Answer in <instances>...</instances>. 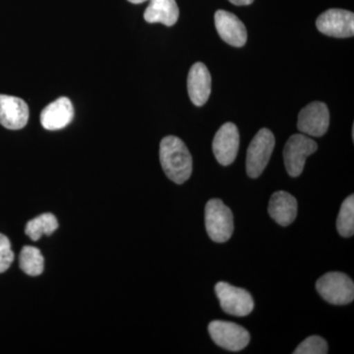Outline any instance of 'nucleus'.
Listing matches in <instances>:
<instances>
[{
	"label": "nucleus",
	"instance_id": "f257e3e1",
	"mask_svg": "<svg viewBox=\"0 0 354 354\" xmlns=\"http://www.w3.org/2000/svg\"><path fill=\"white\" fill-rule=\"evenodd\" d=\"M160 160L167 176L176 184L187 181L192 174V156L183 140L167 136L160 142Z\"/></svg>",
	"mask_w": 354,
	"mask_h": 354
},
{
	"label": "nucleus",
	"instance_id": "f03ea898",
	"mask_svg": "<svg viewBox=\"0 0 354 354\" xmlns=\"http://www.w3.org/2000/svg\"><path fill=\"white\" fill-rule=\"evenodd\" d=\"M205 225L212 241L223 243L230 241L234 232L232 209L220 199H211L205 208Z\"/></svg>",
	"mask_w": 354,
	"mask_h": 354
},
{
	"label": "nucleus",
	"instance_id": "7ed1b4c3",
	"mask_svg": "<svg viewBox=\"0 0 354 354\" xmlns=\"http://www.w3.org/2000/svg\"><path fill=\"white\" fill-rule=\"evenodd\" d=\"M317 291L330 304L346 305L354 299L353 279L339 272H330L324 274L316 283Z\"/></svg>",
	"mask_w": 354,
	"mask_h": 354
},
{
	"label": "nucleus",
	"instance_id": "20e7f679",
	"mask_svg": "<svg viewBox=\"0 0 354 354\" xmlns=\"http://www.w3.org/2000/svg\"><path fill=\"white\" fill-rule=\"evenodd\" d=\"M276 139L274 134L267 128H262L255 135L247 150L246 172L251 178H257L266 167L274 151Z\"/></svg>",
	"mask_w": 354,
	"mask_h": 354
},
{
	"label": "nucleus",
	"instance_id": "39448f33",
	"mask_svg": "<svg viewBox=\"0 0 354 354\" xmlns=\"http://www.w3.org/2000/svg\"><path fill=\"white\" fill-rule=\"evenodd\" d=\"M318 145L304 134H295L288 140L283 150L286 171L291 177H297L304 169L306 158L316 152Z\"/></svg>",
	"mask_w": 354,
	"mask_h": 354
},
{
	"label": "nucleus",
	"instance_id": "423d86ee",
	"mask_svg": "<svg viewBox=\"0 0 354 354\" xmlns=\"http://www.w3.org/2000/svg\"><path fill=\"white\" fill-rule=\"evenodd\" d=\"M221 309L230 315L248 316L254 309V300L248 291L220 281L215 288Z\"/></svg>",
	"mask_w": 354,
	"mask_h": 354
},
{
	"label": "nucleus",
	"instance_id": "0eeeda50",
	"mask_svg": "<svg viewBox=\"0 0 354 354\" xmlns=\"http://www.w3.org/2000/svg\"><path fill=\"white\" fill-rule=\"evenodd\" d=\"M208 330L216 346L227 351H242L250 342L248 330L235 323L213 321L209 324Z\"/></svg>",
	"mask_w": 354,
	"mask_h": 354
},
{
	"label": "nucleus",
	"instance_id": "6e6552de",
	"mask_svg": "<svg viewBox=\"0 0 354 354\" xmlns=\"http://www.w3.org/2000/svg\"><path fill=\"white\" fill-rule=\"evenodd\" d=\"M316 27L326 36L351 38L354 34V14L344 9H329L319 16Z\"/></svg>",
	"mask_w": 354,
	"mask_h": 354
},
{
	"label": "nucleus",
	"instance_id": "1a4fd4ad",
	"mask_svg": "<svg viewBox=\"0 0 354 354\" xmlns=\"http://www.w3.org/2000/svg\"><path fill=\"white\" fill-rule=\"evenodd\" d=\"M329 125V109L322 102H311L298 114V130L308 136L322 137L328 131Z\"/></svg>",
	"mask_w": 354,
	"mask_h": 354
},
{
	"label": "nucleus",
	"instance_id": "9d476101",
	"mask_svg": "<svg viewBox=\"0 0 354 354\" xmlns=\"http://www.w3.org/2000/svg\"><path fill=\"white\" fill-rule=\"evenodd\" d=\"M239 128L234 123H225L216 133L213 141L214 155L221 165H232L237 157L239 149Z\"/></svg>",
	"mask_w": 354,
	"mask_h": 354
},
{
	"label": "nucleus",
	"instance_id": "9b49d317",
	"mask_svg": "<svg viewBox=\"0 0 354 354\" xmlns=\"http://www.w3.org/2000/svg\"><path fill=\"white\" fill-rule=\"evenodd\" d=\"M29 108L22 99L0 95V124L10 130H19L27 125Z\"/></svg>",
	"mask_w": 354,
	"mask_h": 354
},
{
	"label": "nucleus",
	"instance_id": "f8f14e48",
	"mask_svg": "<svg viewBox=\"0 0 354 354\" xmlns=\"http://www.w3.org/2000/svg\"><path fill=\"white\" fill-rule=\"evenodd\" d=\"M215 24L216 31L225 43L235 48H242L246 44L245 26L234 13L225 10L216 11Z\"/></svg>",
	"mask_w": 354,
	"mask_h": 354
},
{
	"label": "nucleus",
	"instance_id": "ddd939ff",
	"mask_svg": "<svg viewBox=\"0 0 354 354\" xmlns=\"http://www.w3.org/2000/svg\"><path fill=\"white\" fill-rule=\"evenodd\" d=\"M74 118V108L66 97H59L50 102L41 113V124L44 129L55 131L70 124Z\"/></svg>",
	"mask_w": 354,
	"mask_h": 354
},
{
	"label": "nucleus",
	"instance_id": "4468645a",
	"mask_svg": "<svg viewBox=\"0 0 354 354\" xmlns=\"http://www.w3.org/2000/svg\"><path fill=\"white\" fill-rule=\"evenodd\" d=\"M212 78L206 65L197 62L190 68L187 78L188 94L196 106L206 104L211 95Z\"/></svg>",
	"mask_w": 354,
	"mask_h": 354
},
{
	"label": "nucleus",
	"instance_id": "2eb2a0df",
	"mask_svg": "<svg viewBox=\"0 0 354 354\" xmlns=\"http://www.w3.org/2000/svg\"><path fill=\"white\" fill-rule=\"evenodd\" d=\"M269 215L281 227H288L295 221L297 216V201L286 191H278L270 199Z\"/></svg>",
	"mask_w": 354,
	"mask_h": 354
},
{
	"label": "nucleus",
	"instance_id": "dca6fc26",
	"mask_svg": "<svg viewBox=\"0 0 354 354\" xmlns=\"http://www.w3.org/2000/svg\"><path fill=\"white\" fill-rule=\"evenodd\" d=\"M148 7L144 13L146 22L160 23L171 27L179 18V8L176 0H149Z\"/></svg>",
	"mask_w": 354,
	"mask_h": 354
},
{
	"label": "nucleus",
	"instance_id": "f3484780",
	"mask_svg": "<svg viewBox=\"0 0 354 354\" xmlns=\"http://www.w3.org/2000/svg\"><path fill=\"white\" fill-rule=\"evenodd\" d=\"M58 228V221L53 214L46 213L32 218L27 223L26 234L34 241H38L43 235H50Z\"/></svg>",
	"mask_w": 354,
	"mask_h": 354
},
{
	"label": "nucleus",
	"instance_id": "a211bd4d",
	"mask_svg": "<svg viewBox=\"0 0 354 354\" xmlns=\"http://www.w3.org/2000/svg\"><path fill=\"white\" fill-rule=\"evenodd\" d=\"M20 268L26 274L37 277L43 274L44 260L43 254L37 247H23L19 258Z\"/></svg>",
	"mask_w": 354,
	"mask_h": 354
},
{
	"label": "nucleus",
	"instance_id": "6ab92c4d",
	"mask_svg": "<svg viewBox=\"0 0 354 354\" xmlns=\"http://www.w3.org/2000/svg\"><path fill=\"white\" fill-rule=\"evenodd\" d=\"M337 228L344 237H351L354 234V196L346 198L342 203L337 218Z\"/></svg>",
	"mask_w": 354,
	"mask_h": 354
},
{
	"label": "nucleus",
	"instance_id": "aec40b11",
	"mask_svg": "<svg viewBox=\"0 0 354 354\" xmlns=\"http://www.w3.org/2000/svg\"><path fill=\"white\" fill-rule=\"evenodd\" d=\"M295 354H326L328 353L327 342L319 335H311L304 339L293 351Z\"/></svg>",
	"mask_w": 354,
	"mask_h": 354
},
{
	"label": "nucleus",
	"instance_id": "412c9836",
	"mask_svg": "<svg viewBox=\"0 0 354 354\" xmlns=\"http://www.w3.org/2000/svg\"><path fill=\"white\" fill-rule=\"evenodd\" d=\"M14 261V253L10 241L4 234H0V274L6 272Z\"/></svg>",
	"mask_w": 354,
	"mask_h": 354
},
{
	"label": "nucleus",
	"instance_id": "4be33fe9",
	"mask_svg": "<svg viewBox=\"0 0 354 354\" xmlns=\"http://www.w3.org/2000/svg\"><path fill=\"white\" fill-rule=\"evenodd\" d=\"M232 4L237 6H250L254 0H230Z\"/></svg>",
	"mask_w": 354,
	"mask_h": 354
},
{
	"label": "nucleus",
	"instance_id": "5701e85b",
	"mask_svg": "<svg viewBox=\"0 0 354 354\" xmlns=\"http://www.w3.org/2000/svg\"><path fill=\"white\" fill-rule=\"evenodd\" d=\"M128 1L131 2V3L134 4H140L143 3V2L148 1V0H128Z\"/></svg>",
	"mask_w": 354,
	"mask_h": 354
}]
</instances>
